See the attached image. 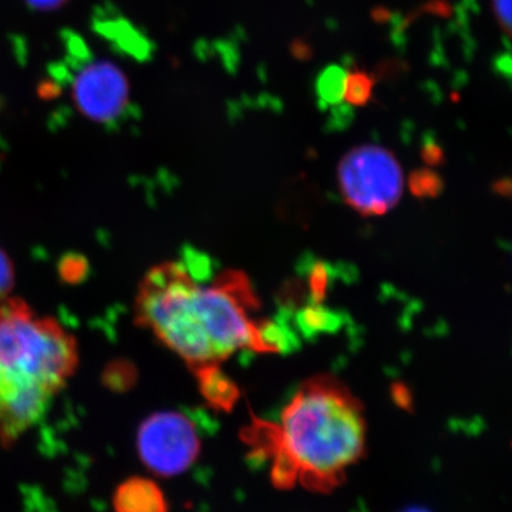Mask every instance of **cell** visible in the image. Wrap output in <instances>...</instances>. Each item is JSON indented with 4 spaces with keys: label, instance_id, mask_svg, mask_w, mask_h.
Here are the masks:
<instances>
[{
    "label": "cell",
    "instance_id": "obj_3",
    "mask_svg": "<svg viewBox=\"0 0 512 512\" xmlns=\"http://www.w3.org/2000/svg\"><path fill=\"white\" fill-rule=\"evenodd\" d=\"M79 367L72 333L20 298L0 301V444L10 448L45 417Z\"/></svg>",
    "mask_w": 512,
    "mask_h": 512
},
{
    "label": "cell",
    "instance_id": "obj_13",
    "mask_svg": "<svg viewBox=\"0 0 512 512\" xmlns=\"http://www.w3.org/2000/svg\"><path fill=\"white\" fill-rule=\"evenodd\" d=\"M493 10L504 35L511 36V0H493Z\"/></svg>",
    "mask_w": 512,
    "mask_h": 512
},
{
    "label": "cell",
    "instance_id": "obj_1",
    "mask_svg": "<svg viewBox=\"0 0 512 512\" xmlns=\"http://www.w3.org/2000/svg\"><path fill=\"white\" fill-rule=\"evenodd\" d=\"M258 296L247 275L221 272L201 284L181 262L153 266L141 279L136 322L183 359L194 376L221 369L241 350H281L274 325L258 316Z\"/></svg>",
    "mask_w": 512,
    "mask_h": 512
},
{
    "label": "cell",
    "instance_id": "obj_5",
    "mask_svg": "<svg viewBox=\"0 0 512 512\" xmlns=\"http://www.w3.org/2000/svg\"><path fill=\"white\" fill-rule=\"evenodd\" d=\"M137 454L143 466L154 476H181L200 457V434L192 420L183 413H154L138 427Z\"/></svg>",
    "mask_w": 512,
    "mask_h": 512
},
{
    "label": "cell",
    "instance_id": "obj_10",
    "mask_svg": "<svg viewBox=\"0 0 512 512\" xmlns=\"http://www.w3.org/2000/svg\"><path fill=\"white\" fill-rule=\"evenodd\" d=\"M375 80L365 72L348 73L346 76L345 90H343V101L355 107H362L372 99Z\"/></svg>",
    "mask_w": 512,
    "mask_h": 512
},
{
    "label": "cell",
    "instance_id": "obj_12",
    "mask_svg": "<svg viewBox=\"0 0 512 512\" xmlns=\"http://www.w3.org/2000/svg\"><path fill=\"white\" fill-rule=\"evenodd\" d=\"M15 286V268L12 259L3 249H0V301L9 298Z\"/></svg>",
    "mask_w": 512,
    "mask_h": 512
},
{
    "label": "cell",
    "instance_id": "obj_2",
    "mask_svg": "<svg viewBox=\"0 0 512 512\" xmlns=\"http://www.w3.org/2000/svg\"><path fill=\"white\" fill-rule=\"evenodd\" d=\"M247 436L256 457L271 463L276 487L329 491L365 453L366 421L349 387L315 376L296 390L278 423L256 419Z\"/></svg>",
    "mask_w": 512,
    "mask_h": 512
},
{
    "label": "cell",
    "instance_id": "obj_15",
    "mask_svg": "<svg viewBox=\"0 0 512 512\" xmlns=\"http://www.w3.org/2000/svg\"><path fill=\"white\" fill-rule=\"evenodd\" d=\"M26 2L39 10H53L63 5L66 0H26Z\"/></svg>",
    "mask_w": 512,
    "mask_h": 512
},
{
    "label": "cell",
    "instance_id": "obj_6",
    "mask_svg": "<svg viewBox=\"0 0 512 512\" xmlns=\"http://www.w3.org/2000/svg\"><path fill=\"white\" fill-rule=\"evenodd\" d=\"M73 99L80 113L90 120L110 123L126 110V74L107 60L87 64L74 79Z\"/></svg>",
    "mask_w": 512,
    "mask_h": 512
},
{
    "label": "cell",
    "instance_id": "obj_9",
    "mask_svg": "<svg viewBox=\"0 0 512 512\" xmlns=\"http://www.w3.org/2000/svg\"><path fill=\"white\" fill-rule=\"evenodd\" d=\"M348 72L343 67L330 66L320 73L318 84L319 99L323 103L336 104L343 101V90Z\"/></svg>",
    "mask_w": 512,
    "mask_h": 512
},
{
    "label": "cell",
    "instance_id": "obj_16",
    "mask_svg": "<svg viewBox=\"0 0 512 512\" xmlns=\"http://www.w3.org/2000/svg\"><path fill=\"white\" fill-rule=\"evenodd\" d=\"M404 512H430V511L423 510V508H410V510H407Z\"/></svg>",
    "mask_w": 512,
    "mask_h": 512
},
{
    "label": "cell",
    "instance_id": "obj_11",
    "mask_svg": "<svg viewBox=\"0 0 512 512\" xmlns=\"http://www.w3.org/2000/svg\"><path fill=\"white\" fill-rule=\"evenodd\" d=\"M89 262L79 254L64 255L59 262V275L66 284H80L89 275Z\"/></svg>",
    "mask_w": 512,
    "mask_h": 512
},
{
    "label": "cell",
    "instance_id": "obj_14",
    "mask_svg": "<svg viewBox=\"0 0 512 512\" xmlns=\"http://www.w3.org/2000/svg\"><path fill=\"white\" fill-rule=\"evenodd\" d=\"M128 367L130 366H124V363L123 365H119V369H117V366H114L113 372L110 373L109 370H107L106 377H104V379H106V382L107 380H113V382L109 384L110 386H113L114 389H119V387H123L124 389V387L128 386V379L134 380V375L127 376Z\"/></svg>",
    "mask_w": 512,
    "mask_h": 512
},
{
    "label": "cell",
    "instance_id": "obj_4",
    "mask_svg": "<svg viewBox=\"0 0 512 512\" xmlns=\"http://www.w3.org/2000/svg\"><path fill=\"white\" fill-rule=\"evenodd\" d=\"M338 177L345 201L366 217L387 214L403 194L402 167L383 147L353 148L340 161Z\"/></svg>",
    "mask_w": 512,
    "mask_h": 512
},
{
    "label": "cell",
    "instance_id": "obj_8",
    "mask_svg": "<svg viewBox=\"0 0 512 512\" xmlns=\"http://www.w3.org/2000/svg\"><path fill=\"white\" fill-rule=\"evenodd\" d=\"M202 396L217 410H231L238 399V389L221 369L197 376Z\"/></svg>",
    "mask_w": 512,
    "mask_h": 512
},
{
    "label": "cell",
    "instance_id": "obj_7",
    "mask_svg": "<svg viewBox=\"0 0 512 512\" xmlns=\"http://www.w3.org/2000/svg\"><path fill=\"white\" fill-rule=\"evenodd\" d=\"M111 501L114 512H170L163 488L148 477L133 476L121 481Z\"/></svg>",
    "mask_w": 512,
    "mask_h": 512
}]
</instances>
